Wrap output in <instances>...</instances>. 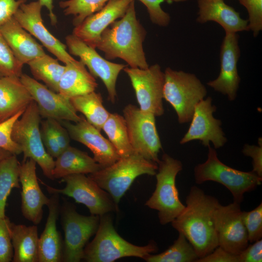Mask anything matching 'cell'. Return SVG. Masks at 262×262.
Segmentation results:
<instances>
[{
    "label": "cell",
    "mask_w": 262,
    "mask_h": 262,
    "mask_svg": "<svg viewBox=\"0 0 262 262\" xmlns=\"http://www.w3.org/2000/svg\"><path fill=\"white\" fill-rule=\"evenodd\" d=\"M185 203L184 209L171 223L193 246L199 259L218 246L214 213L219 202L194 185L191 187Z\"/></svg>",
    "instance_id": "cell-1"
},
{
    "label": "cell",
    "mask_w": 262,
    "mask_h": 262,
    "mask_svg": "<svg viewBox=\"0 0 262 262\" xmlns=\"http://www.w3.org/2000/svg\"><path fill=\"white\" fill-rule=\"evenodd\" d=\"M146 34L137 18L132 0L124 15L102 32L96 48L104 53L107 60L118 58L130 67L147 68L149 66L143 46Z\"/></svg>",
    "instance_id": "cell-2"
},
{
    "label": "cell",
    "mask_w": 262,
    "mask_h": 262,
    "mask_svg": "<svg viewBox=\"0 0 262 262\" xmlns=\"http://www.w3.org/2000/svg\"><path fill=\"white\" fill-rule=\"evenodd\" d=\"M99 216L98 228L93 240L87 244L82 260L87 262H113L121 258L136 257L143 259L157 252L154 241L144 246L133 245L120 236L115 229L110 214Z\"/></svg>",
    "instance_id": "cell-3"
},
{
    "label": "cell",
    "mask_w": 262,
    "mask_h": 262,
    "mask_svg": "<svg viewBox=\"0 0 262 262\" xmlns=\"http://www.w3.org/2000/svg\"><path fill=\"white\" fill-rule=\"evenodd\" d=\"M157 169V163L134 153L120 158L112 164L88 176L106 191L118 205L137 177L144 174L154 176Z\"/></svg>",
    "instance_id": "cell-4"
},
{
    "label": "cell",
    "mask_w": 262,
    "mask_h": 262,
    "mask_svg": "<svg viewBox=\"0 0 262 262\" xmlns=\"http://www.w3.org/2000/svg\"><path fill=\"white\" fill-rule=\"evenodd\" d=\"M206 161L194 168L195 182L201 184L213 181L226 187L233 201L241 204L245 193L252 191L262 184V178L252 171L245 172L233 168L219 159L215 149L210 145Z\"/></svg>",
    "instance_id": "cell-5"
},
{
    "label": "cell",
    "mask_w": 262,
    "mask_h": 262,
    "mask_svg": "<svg viewBox=\"0 0 262 262\" xmlns=\"http://www.w3.org/2000/svg\"><path fill=\"white\" fill-rule=\"evenodd\" d=\"M157 164L156 187L145 205L157 211L160 223L165 225L174 220L185 208L176 184V177L182 169V164L164 153Z\"/></svg>",
    "instance_id": "cell-6"
},
{
    "label": "cell",
    "mask_w": 262,
    "mask_h": 262,
    "mask_svg": "<svg viewBox=\"0 0 262 262\" xmlns=\"http://www.w3.org/2000/svg\"><path fill=\"white\" fill-rule=\"evenodd\" d=\"M41 118L37 105L33 100L14 123L11 138L20 147L23 154V161L33 159L47 178L53 180L52 171L55 161L48 153L42 143L40 128Z\"/></svg>",
    "instance_id": "cell-7"
},
{
    "label": "cell",
    "mask_w": 262,
    "mask_h": 262,
    "mask_svg": "<svg viewBox=\"0 0 262 262\" xmlns=\"http://www.w3.org/2000/svg\"><path fill=\"white\" fill-rule=\"evenodd\" d=\"M163 99L175 111L179 123L190 122L196 105L205 98L207 90L194 74L165 69Z\"/></svg>",
    "instance_id": "cell-8"
},
{
    "label": "cell",
    "mask_w": 262,
    "mask_h": 262,
    "mask_svg": "<svg viewBox=\"0 0 262 262\" xmlns=\"http://www.w3.org/2000/svg\"><path fill=\"white\" fill-rule=\"evenodd\" d=\"M60 213L65 234L62 262H81L87 242L97 230L99 216L81 214L73 204L67 201L64 202Z\"/></svg>",
    "instance_id": "cell-9"
},
{
    "label": "cell",
    "mask_w": 262,
    "mask_h": 262,
    "mask_svg": "<svg viewBox=\"0 0 262 262\" xmlns=\"http://www.w3.org/2000/svg\"><path fill=\"white\" fill-rule=\"evenodd\" d=\"M50 194H62L73 198L76 202L84 205L91 214L101 216L118 211V205L111 196L88 176L72 174L61 179L64 188L58 189L40 181Z\"/></svg>",
    "instance_id": "cell-10"
},
{
    "label": "cell",
    "mask_w": 262,
    "mask_h": 262,
    "mask_svg": "<svg viewBox=\"0 0 262 262\" xmlns=\"http://www.w3.org/2000/svg\"><path fill=\"white\" fill-rule=\"evenodd\" d=\"M123 114L134 153L158 164L162 147L156 128V116L131 104L124 107Z\"/></svg>",
    "instance_id": "cell-11"
},
{
    "label": "cell",
    "mask_w": 262,
    "mask_h": 262,
    "mask_svg": "<svg viewBox=\"0 0 262 262\" xmlns=\"http://www.w3.org/2000/svg\"><path fill=\"white\" fill-rule=\"evenodd\" d=\"M123 70L130 78L140 110L155 116L163 115L164 74L159 65L156 64L145 69L127 66Z\"/></svg>",
    "instance_id": "cell-12"
},
{
    "label": "cell",
    "mask_w": 262,
    "mask_h": 262,
    "mask_svg": "<svg viewBox=\"0 0 262 262\" xmlns=\"http://www.w3.org/2000/svg\"><path fill=\"white\" fill-rule=\"evenodd\" d=\"M70 54L78 56L86 66L90 73L99 78L105 85L108 98L114 103L117 96L116 83L120 72L127 66L122 64L111 62L101 57L95 50L73 34L66 37Z\"/></svg>",
    "instance_id": "cell-13"
},
{
    "label": "cell",
    "mask_w": 262,
    "mask_h": 262,
    "mask_svg": "<svg viewBox=\"0 0 262 262\" xmlns=\"http://www.w3.org/2000/svg\"><path fill=\"white\" fill-rule=\"evenodd\" d=\"M214 222L218 246L230 253L239 255L249 244L240 204L233 201L223 205L219 203L215 211Z\"/></svg>",
    "instance_id": "cell-14"
},
{
    "label": "cell",
    "mask_w": 262,
    "mask_h": 262,
    "mask_svg": "<svg viewBox=\"0 0 262 262\" xmlns=\"http://www.w3.org/2000/svg\"><path fill=\"white\" fill-rule=\"evenodd\" d=\"M216 110L210 97L199 102L195 106L188 130L181 139L180 144L199 140L205 147L210 145V143L215 149L223 147L227 139L221 127V120L213 115Z\"/></svg>",
    "instance_id": "cell-15"
},
{
    "label": "cell",
    "mask_w": 262,
    "mask_h": 262,
    "mask_svg": "<svg viewBox=\"0 0 262 262\" xmlns=\"http://www.w3.org/2000/svg\"><path fill=\"white\" fill-rule=\"evenodd\" d=\"M20 79L36 103L41 117L74 123L81 120V116L77 114L70 98L51 90L26 74L22 73Z\"/></svg>",
    "instance_id": "cell-16"
},
{
    "label": "cell",
    "mask_w": 262,
    "mask_h": 262,
    "mask_svg": "<svg viewBox=\"0 0 262 262\" xmlns=\"http://www.w3.org/2000/svg\"><path fill=\"white\" fill-rule=\"evenodd\" d=\"M38 0L22 4L14 16L15 19L25 30L36 38L50 53L65 65L76 60L66 50V46L53 36L43 23Z\"/></svg>",
    "instance_id": "cell-17"
},
{
    "label": "cell",
    "mask_w": 262,
    "mask_h": 262,
    "mask_svg": "<svg viewBox=\"0 0 262 262\" xmlns=\"http://www.w3.org/2000/svg\"><path fill=\"white\" fill-rule=\"evenodd\" d=\"M238 41L237 33H225L220 49L219 74L207 83L215 91L226 95L230 101L236 98L240 82L237 69L240 56Z\"/></svg>",
    "instance_id": "cell-18"
},
{
    "label": "cell",
    "mask_w": 262,
    "mask_h": 262,
    "mask_svg": "<svg viewBox=\"0 0 262 262\" xmlns=\"http://www.w3.org/2000/svg\"><path fill=\"white\" fill-rule=\"evenodd\" d=\"M59 121L66 128L71 139L82 144L90 150L94 159L102 168L112 164L120 158L110 141L83 116H81L79 121L74 123L66 120Z\"/></svg>",
    "instance_id": "cell-19"
},
{
    "label": "cell",
    "mask_w": 262,
    "mask_h": 262,
    "mask_svg": "<svg viewBox=\"0 0 262 262\" xmlns=\"http://www.w3.org/2000/svg\"><path fill=\"white\" fill-rule=\"evenodd\" d=\"M36 162L27 159L20 164L19 181L21 184V211L25 218L37 225L42 220L43 207L48 198L42 192L36 172Z\"/></svg>",
    "instance_id": "cell-20"
},
{
    "label": "cell",
    "mask_w": 262,
    "mask_h": 262,
    "mask_svg": "<svg viewBox=\"0 0 262 262\" xmlns=\"http://www.w3.org/2000/svg\"><path fill=\"white\" fill-rule=\"evenodd\" d=\"M132 0H110L98 12L75 26L72 34L90 47L96 49L102 32L122 17Z\"/></svg>",
    "instance_id": "cell-21"
},
{
    "label": "cell",
    "mask_w": 262,
    "mask_h": 262,
    "mask_svg": "<svg viewBox=\"0 0 262 262\" xmlns=\"http://www.w3.org/2000/svg\"><path fill=\"white\" fill-rule=\"evenodd\" d=\"M48 215L38 242V262H62L63 241L57 228L60 213L59 195L53 194L47 205Z\"/></svg>",
    "instance_id": "cell-22"
},
{
    "label": "cell",
    "mask_w": 262,
    "mask_h": 262,
    "mask_svg": "<svg viewBox=\"0 0 262 262\" xmlns=\"http://www.w3.org/2000/svg\"><path fill=\"white\" fill-rule=\"evenodd\" d=\"M197 22L214 21L222 27L225 33L248 30V20L241 18L240 14L223 0H197Z\"/></svg>",
    "instance_id": "cell-23"
},
{
    "label": "cell",
    "mask_w": 262,
    "mask_h": 262,
    "mask_svg": "<svg viewBox=\"0 0 262 262\" xmlns=\"http://www.w3.org/2000/svg\"><path fill=\"white\" fill-rule=\"evenodd\" d=\"M0 32L16 59L23 65L46 54L43 47L14 16L0 26Z\"/></svg>",
    "instance_id": "cell-24"
},
{
    "label": "cell",
    "mask_w": 262,
    "mask_h": 262,
    "mask_svg": "<svg viewBox=\"0 0 262 262\" xmlns=\"http://www.w3.org/2000/svg\"><path fill=\"white\" fill-rule=\"evenodd\" d=\"M33 100L17 77H0V123L23 112Z\"/></svg>",
    "instance_id": "cell-25"
},
{
    "label": "cell",
    "mask_w": 262,
    "mask_h": 262,
    "mask_svg": "<svg viewBox=\"0 0 262 262\" xmlns=\"http://www.w3.org/2000/svg\"><path fill=\"white\" fill-rule=\"evenodd\" d=\"M98 86L95 78L81 61L65 65L58 86V93L67 98L95 91Z\"/></svg>",
    "instance_id": "cell-26"
},
{
    "label": "cell",
    "mask_w": 262,
    "mask_h": 262,
    "mask_svg": "<svg viewBox=\"0 0 262 262\" xmlns=\"http://www.w3.org/2000/svg\"><path fill=\"white\" fill-rule=\"evenodd\" d=\"M56 159L52 171L53 180L72 174H90L102 168L86 152L70 145Z\"/></svg>",
    "instance_id": "cell-27"
},
{
    "label": "cell",
    "mask_w": 262,
    "mask_h": 262,
    "mask_svg": "<svg viewBox=\"0 0 262 262\" xmlns=\"http://www.w3.org/2000/svg\"><path fill=\"white\" fill-rule=\"evenodd\" d=\"M13 262H38V228L10 222Z\"/></svg>",
    "instance_id": "cell-28"
},
{
    "label": "cell",
    "mask_w": 262,
    "mask_h": 262,
    "mask_svg": "<svg viewBox=\"0 0 262 262\" xmlns=\"http://www.w3.org/2000/svg\"><path fill=\"white\" fill-rule=\"evenodd\" d=\"M77 112L81 113L86 120L101 131L110 113L103 105L101 95L95 91L70 98Z\"/></svg>",
    "instance_id": "cell-29"
},
{
    "label": "cell",
    "mask_w": 262,
    "mask_h": 262,
    "mask_svg": "<svg viewBox=\"0 0 262 262\" xmlns=\"http://www.w3.org/2000/svg\"><path fill=\"white\" fill-rule=\"evenodd\" d=\"M27 65L34 79L42 81L49 89L58 93L59 83L65 65L60 64L58 59L46 53L31 61Z\"/></svg>",
    "instance_id": "cell-30"
},
{
    "label": "cell",
    "mask_w": 262,
    "mask_h": 262,
    "mask_svg": "<svg viewBox=\"0 0 262 262\" xmlns=\"http://www.w3.org/2000/svg\"><path fill=\"white\" fill-rule=\"evenodd\" d=\"M105 132L120 158L134 153L130 142L126 121L123 116L110 113L102 126Z\"/></svg>",
    "instance_id": "cell-31"
},
{
    "label": "cell",
    "mask_w": 262,
    "mask_h": 262,
    "mask_svg": "<svg viewBox=\"0 0 262 262\" xmlns=\"http://www.w3.org/2000/svg\"><path fill=\"white\" fill-rule=\"evenodd\" d=\"M17 155H12L0 161V216L4 217L8 196L14 188H19L20 163Z\"/></svg>",
    "instance_id": "cell-32"
},
{
    "label": "cell",
    "mask_w": 262,
    "mask_h": 262,
    "mask_svg": "<svg viewBox=\"0 0 262 262\" xmlns=\"http://www.w3.org/2000/svg\"><path fill=\"white\" fill-rule=\"evenodd\" d=\"M198 257L193 246L181 233L173 244L164 251L148 254L144 260L147 262H196Z\"/></svg>",
    "instance_id": "cell-33"
},
{
    "label": "cell",
    "mask_w": 262,
    "mask_h": 262,
    "mask_svg": "<svg viewBox=\"0 0 262 262\" xmlns=\"http://www.w3.org/2000/svg\"><path fill=\"white\" fill-rule=\"evenodd\" d=\"M110 0H66L59 2L65 15L74 16V26L80 24L86 17L101 10Z\"/></svg>",
    "instance_id": "cell-34"
},
{
    "label": "cell",
    "mask_w": 262,
    "mask_h": 262,
    "mask_svg": "<svg viewBox=\"0 0 262 262\" xmlns=\"http://www.w3.org/2000/svg\"><path fill=\"white\" fill-rule=\"evenodd\" d=\"M23 66L0 32V77L20 78L22 74Z\"/></svg>",
    "instance_id": "cell-35"
},
{
    "label": "cell",
    "mask_w": 262,
    "mask_h": 262,
    "mask_svg": "<svg viewBox=\"0 0 262 262\" xmlns=\"http://www.w3.org/2000/svg\"><path fill=\"white\" fill-rule=\"evenodd\" d=\"M242 219L246 229L249 243L262 238V202L253 210L242 211Z\"/></svg>",
    "instance_id": "cell-36"
},
{
    "label": "cell",
    "mask_w": 262,
    "mask_h": 262,
    "mask_svg": "<svg viewBox=\"0 0 262 262\" xmlns=\"http://www.w3.org/2000/svg\"><path fill=\"white\" fill-rule=\"evenodd\" d=\"M248 15V30L256 37L262 29V0H238Z\"/></svg>",
    "instance_id": "cell-37"
},
{
    "label": "cell",
    "mask_w": 262,
    "mask_h": 262,
    "mask_svg": "<svg viewBox=\"0 0 262 262\" xmlns=\"http://www.w3.org/2000/svg\"><path fill=\"white\" fill-rule=\"evenodd\" d=\"M23 112H19L0 123V148L7 150L16 155L20 154L22 150L19 145L12 139L11 131L14 123L21 116Z\"/></svg>",
    "instance_id": "cell-38"
},
{
    "label": "cell",
    "mask_w": 262,
    "mask_h": 262,
    "mask_svg": "<svg viewBox=\"0 0 262 262\" xmlns=\"http://www.w3.org/2000/svg\"><path fill=\"white\" fill-rule=\"evenodd\" d=\"M10 220L0 216V262H12L14 251L10 229Z\"/></svg>",
    "instance_id": "cell-39"
},
{
    "label": "cell",
    "mask_w": 262,
    "mask_h": 262,
    "mask_svg": "<svg viewBox=\"0 0 262 262\" xmlns=\"http://www.w3.org/2000/svg\"><path fill=\"white\" fill-rule=\"evenodd\" d=\"M147 8L151 22L160 26H167L170 21L168 13L164 11L161 6L165 0H139Z\"/></svg>",
    "instance_id": "cell-40"
},
{
    "label": "cell",
    "mask_w": 262,
    "mask_h": 262,
    "mask_svg": "<svg viewBox=\"0 0 262 262\" xmlns=\"http://www.w3.org/2000/svg\"><path fill=\"white\" fill-rule=\"evenodd\" d=\"M40 133L42 143L47 152L53 158H56L62 150L48 119L41 122Z\"/></svg>",
    "instance_id": "cell-41"
},
{
    "label": "cell",
    "mask_w": 262,
    "mask_h": 262,
    "mask_svg": "<svg viewBox=\"0 0 262 262\" xmlns=\"http://www.w3.org/2000/svg\"><path fill=\"white\" fill-rule=\"evenodd\" d=\"M259 146L245 144L242 152L244 155L249 156L252 160V171L262 178V139H258Z\"/></svg>",
    "instance_id": "cell-42"
},
{
    "label": "cell",
    "mask_w": 262,
    "mask_h": 262,
    "mask_svg": "<svg viewBox=\"0 0 262 262\" xmlns=\"http://www.w3.org/2000/svg\"><path fill=\"white\" fill-rule=\"evenodd\" d=\"M196 262H240L238 255L230 253L219 246Z\"/></svg>",
    "instance_id": "cell-43"
},
{
    "label": "cell",
    "mask_w": 262,
    "mask_h": 262,
    "mask_svg": "<svg viewBox=\"0 0 262 262\" xmlns=\"http://www.w3.org/2000/svg\"><path fill=\"white\" fill-rule=\"evenodd\" d=\"M249 245L238 255L240 262H261L262 261V239Z\"/></svg>",
    "instance_id": "cell-44"
},
{
    "label": "cell",
    "mask_w": 262,
    "mask_h": 262,
    "mask_svg": "<svg viewBox=\"0 0 262 262\" xmlns=\"http://www.w3.org/2000/svg\"><path fill=\"white\" fill-rule=\"evenodd\" d=\"M27 0H0V26L12 18Z\"/></svg>",
    "instance_id": "cell-45"
},
{
    "label": "cell",
    "mask_w": 262,
    "mask_h": 262,
    "mask_svg": "<svg viewBox=\"0 0 262 262\" xmlns=\"http://www.w3.org/2000/svg\"><path fill=\"white\" fill-rule=\"evenodd\" d=\"M47 119L49 121L55 138L62 151L70 146L71 138L69 133L59 121L54 119Z\"/></svg>",
    "instance_id": "cell-46"
},
{
    "label": "cell",
    "mask_w": 262,
    "mask_h": 262,
    "mask_svg": "<svg viewBox=\"0 0 262 262\" xmlns=\"http://www.w3.org/2000/svg\"><path fill=\"white\" fill-rule=\"evenodd\" d=\"M43 7H45L49 12V15L51 24L55 25L57 23V17L53 12V0H38Z\"/></svg>",
    "instance_id": "cell-47"
},
{
    "label": "cell",
    "mask_w": 262,
    "mask_h": 262,
    "mask_svg": "<svg viewBox=\"0 0 262 262\" xmlns=\"http://www.w3.org/2000/svg\"><path fill=\"white\" fill-rule=\"evenodd\" d=\"M12 153L8 150L2 148H0V161L12 155Z\"/></svg>",
    "instance_id": "cell-48"
}]
</instances>
